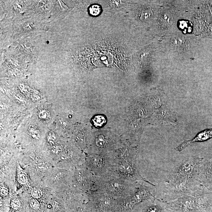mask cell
<instances>
[{
	"label": "cell",
	"instance_id": "cell-11",
	"mask_svg": "<svg viewBox=\"0 0 212 212\" xmlns=\"http://www.w3.org/2000/svg\"><path fill=\"white\" fill-rule=\"evenodd\" d=\"M95 146L96 150L105 151L111 147L113 143L111 139L104 136H98L95 140Z\"/></svg>",
	"mask_w": 212,
	"mask_h": 212
},
{
	"label": "cell",
	"instance_id": "cell-19",
	"mask_svg": "<svg viewBox=\"0 0 212 212\" xmlns=\"http://www.w3.org/2000/svg\"><path fill=\"white\" fill-rule=\"evenodd\" d=\"M37 170L39 171H43L45 170L47 168V166L45 164L42 163L39 164L36 167Z\"/></svg>",
	"mask_w": 212,
	"mask_h": 212
},
{
	"label": "cell",
	"instance_id": "cell-15",
	"mask_svg": "<svg viewBox=\"0 0 212 212\" xmlns=\"http://www.w3.org/2000/svg\"><path fill=\"white\" fill-rule=\"evenodd\" d=\"M190 24H188V22L184 21H182L181 23H180V27L181 28L182 30H183L186 31V32L188 31V32H190V31H191V27H188V25H189Z\"/></svg>",
	"mask_w": 212,
	"mask_h": 212
},
{
	"label": "cell",
	"instance_id": "cell-7",
	"mask_svg": "<svg viewBox=\"0 0 212 212\" xmlns=\"http://www.w3.org/2000/svg\"><path fill=\"white\" fill-rule=\"evenodd\" d=\"M144 183L146 182H137L134 191L132 195L128 196L134 207L144 201L156 198L152 194L150 188Z\"/></svg>",
	"mask_w": 212,
	"mask_h": 212
},
{
	"label": "cell",
	"instance_id": "cell-17",
	"mask_svg": "<svg viewBox=\"0 0 212 212\" xmlns=\"http://www.w3.org/2000/svg\"><path fill=\"white\" fill-rule=\"evenodd\" d=\"M27 178L24 174H20L18 176V181L22 184H24L27 182Z\"/></svg>",
	"mask_w": 212,
	"mask_h": 212
},
{
	"label": "cell",
	"instance_id": "cell-6",
	"mask_svg": "<svg viewBox=\"0 0 212 212\" xmlns=\"http://www.w3.org/2000/svg\"><path fill=\"white\" fill-rule=\"evenodd\" d=\"M91 205L98 212H115L116 199L104 192L91 191L89 194Z\"/></svg>",
	"mask_w": 212,
	"mask_h": 212
},
{
	"label": "cell",
	"instance_id": "cell-9",
	"mask_svg": "<svg viewBox=\"0 0 212 212\" xmlns=\"http://www.w3.org/2000/svg\"><path fill=\"white\" fill-rule=\"evenodd\" d=\"M161 200L156 198L147 200L135 206L132 212H166L163 202Z\"/></svg>",
	"mask_w": 212,
	"mask_h": 212
},
{
	"label": "cell",
	"instance_id": "cell-20",
	"mask_svg": "<svg viewBox=\"0 0 212 212\" xmlns=\"http://www.w3.org/2000/svg\"><path fill=\"white\" fill-rule=\"evenodd\" d=\"M61 151V147H58V146H55V147H53L51 151L53 153L56 154V153Z\"/></svg>",
	"mask_w": 212,
	"mask_h": 212
},
{
	"label": "cell",
	"instance_id": "cell-14",
	"mask_svg": "<svg viewBox=\"0 0 212 212\" xmlns=\"http://www.w3.org/2000/svg\"><path fill=\"white\" fill-rule=\"evenodd\" d=\"M11 206L14 210H18L21 207L20 201L18 199H14L11 201Z\"/></svg>",
	"mask_w": 212,
	"mask_h": 212
},
{
	"label": "cell",
	"instance_id": "cell-21",
	"mask_svg": "<svg viewBox=\"0 0 212 212\" xmlns=\"http://www.w3.org/2000/svg\"><path fill=\"white\" fill-rule=\"evenodd\" d=\"M37 131L34 129H31L30 131V133L31 136H32V138H37L39 136V133L37 132Z\"/></svg>",
	"mask_w": 212,
	"mask_h": 212
},
{
	"label": "cell",
	"instance_id": "cell-10",
	"mask_svg": "<svg viewBox=\"0 0 212 212\" xmlns=\"http://www.w3.org/2000/svg\"><path fill=\"white\" fill-rule=\"evenodd\" d=\"M212 138V129H206L198 133L194 138L190 140H185L175 148L176 150L180 152L196 142H203Z\"/></svg>",
	"mask_w": 212,
	"mask_h": 212
},
{
	"label": "cell",
	"instance_id": "cell-13",
	"mask_svg": "<svg viewBox=\"0 0 212 212\" xmlns=\"http://www.w3.org/2000/svg\"><path fill=\"white\" fill-rule=\"evenodd\" d=\"M101 11V9L99 6L93 5L89 9V12L92 16H96L99 15Z\"/></svg>",
	"mask_w": 212,
	"mask_h": 212
},
{
	"label": "cell",
	"instance_id": "cell-1",
	"mask_svg": "<svg viewBox=\"0 0 212 212\" xmlns=\"http://www.w3.org/2000/svg\"><path fill=\"white\" fill-rule=\"evenodd\" d=\"M202 159L193 157L181 162L169 174L166 183L179 197L200 191L199 172Z\"/></svg>",
	"mask_w": 212,
	"mask_h": 212
},
{
	"label": "cell",
	"instance_id": "cell-2",
	"mask_svg": "<svg viewBox=\"0 0 212 212\" xmlns=\"http://www.w3.org/2000/svg\"><path fill=\"white\" fill-rule=\"evenodd\" d=\"M113 156L112 175L133 182H145L155 187L156 185L146 180L138 169L136 156L128 151L117 153Z\"/></svg>",
	"mask_w": 212,
	"mask_h": 212
},
{
	"label": "cell",
	"instance_id": "cell-23",
	"mask_svg": "<svg viewBox=\"0 0 212 212\" xmlns=\"http://www.w3.org/2000/svg\"><path fill=\"white\" fill-rule=\"evenodd\" d=\"M55 141V137L54 136L52 135L49 136V141L50 144L52 145V144L54 143V142Z\"/></svg>",
	"mask_w": 212,
	"mask_h": 212
},
{
	"label": "cell",
	"instance_id": "cell-18",
	"mask_svg": "<svg viewBox=\"0 0 212 212\" xmlns=\"http://www.w3.org/2000/svg\"><path fill=\"white\" fill-rule=\"evenodd\" d=\"M30 205L31 208L35 210L39 209L40 206L39 202L37 200L34 199L30 201Z\"/></svg>",
	"mask_w": 212,
	"mask_h": 212
},
{
	"label": "cell",
	"instance_id": "cell-3",
	"mask_svg": "<svg viewBox=\"0 0 212 212\" xmlns=\"http://www.w3.org/2000/svg\"><path fill=\"white\" fill-rule=\"evenodd\" d=\"M137 182L124 180L113 175L94 177V184L91 191L104 192L115 199L131 196L134 191Z\"/></svg>",
	"mask_w": 212,
	"mask_h": 212
},
{
	"label": "cell",
	"instance_id": "cell-4",
	"mask_svg": "<svg viewBox=\"0 0 212 212\" xmlns=\"http://www.w3.org/2000/svg\"><path fill=\"white\" fill-rule=\"evenodd\" d=\"M165 208L170 212H211L212 203L201 193L183 195L173 201H163Z\"/></svg>",
	"mask_w": 212,
	"mask_h": 212
},
{
	"label": "cell",
	"instance_id": "cell-16",
	"mask_svg": "<svg viewBox=\"0 0 212 212\" xmlns=\"http://www.w3.org/2000/svg\"><path fill=\"white\" fill-rule=\"evenodd\" d=\"M42 191L39 189H35L31 191V195L32 197L35 198H41L42 196Z\"/></svg>",
	"mask_w": 212,
	"mask_h": 212
},
{
	"label": "cell",
	"instance_id": "cell-22",
	"mask_svg": "<svg viewBox=\"0 0 212 212\" xmlns=\"http://www.w3.org/2000/svg\"><path fill=\"white\" fill-rule=\"evenodd\" d=\"M1 193L2 195L6 196L9 194V190L6 188H2L1 189Z\"/></svg>",
	"mask_w": 212,
	"mask_h": 212
},
{
	"label": "cell",
	"instance_id": "cell-12",
	"mask_svg": "<svg viewBox=\"0 0 212 212\" xmlns=\"http://www.w3.org/2000/svg\"><path fill=\"white\" fill-rule=\"evenodd\" d=\"M106 120L104 116L99 115L96 116L93 119L94 125L97 127L102 126L106 123Z\"/></svg>",
	"mask_w": 212,
	"mask_h": 212
},
{
	"label": "cell",
	"instance_id": "cell-5",
	"mask_svg": "<svg viewBox=\"0 0 212 212\" xmlns=\"http://www.w3.org/2000/svg\"><path fill=\"white\" fill-rule=\"evenodd\" d=\"M88 168L94 175L105 176L112 175L113 156L92 154L86 160Z\"/></svg>",
	"mask_w": 212,
	"mask_h": 212
},
{
	"label": "cell",
	"instance_id": "cell-8",
	"mask_svg": "<svg viewBox=\"0 0 212 212\" xmlns=\"http://www.w3.org/2000/svg\"><path fill=\"white\" fill-rule=\"evenodd\" d=\"M94 175L85 168H78L75 171L74 178L78 186L83 189L92 190Z\"/></svg>",
	"mask_w": 212,
	"mask_h": 212
}]
</instances>
